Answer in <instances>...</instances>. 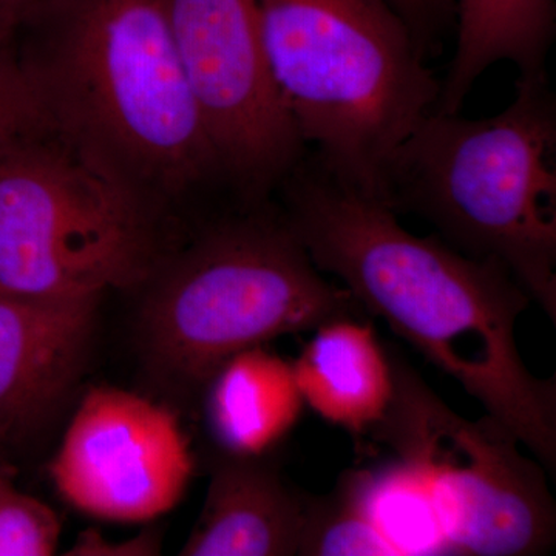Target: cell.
Returning <instances> with one entry per match:
<instances>
[{
	"mask_svg": "<svg viewBox=\"0 0 556 556\" xmlns=\"http://www.w3.org/2000/svg\"><path fill=\"white\" fill-rule=\"evenodd\" d=\"M289 226L324 274L455 379L547 471L556 467V380L526 367L515 328L532 302L493 260L473 258L437 233L419 237L396 212L306 153L281 182Z\"/></svg>",
	"mask_w": 556,
	"mask_h": 556,
	"instance_id": "obj_1",
	"label": "cell"
},
{
	"mask_svg": "<svg viewBox=\"0 0 556 556\" xmlns=\"http://www.w3.org/2000/svg\"><path fill=\"white\" fill-rule=\"evenodd\" d=\"M16 40L47 124L138 199L229 190L161 0H40Z\"/></svg>",
	"mask_w": 556,
	"mask_h": 556,
	"instance_id": "obj_2",
	"label": "cell"
},
{
	"mask_svg": "<svg viewBox=\"0 0 556 556\" xmlns=\"http://www.w3.org/2000/svg\"><path fill=\"white\" fill-rule=\"evenodd\" d=\"M382 203L508 270L556 321V98L544 72L485 119L430 113L397 149Z\"/></svg>",
	"mask_w": 556,
	"mask_h": 556,
	"instance_id": "obj_3",
	"label": "cell"
},
{
	"mask_svg": "<svg viewBox=\"0 0 556 556\" xmlns=\"http://www.w3.org/2000/svg\"><path fill=\"white\" fill-rule=\"evenodd\" d=\"M142 288L149 367L188 396L203 393L241 351L365 313L325 278L270 200L236 203L208 219L188 244L163 254Z\"/></svg>",
	"mask_w": 556,
	"mask_h": 556,
	"instance_id": "obj_4",
	"label": "cell"
},
{
	"mask_svg": "<svg viewBox=\"0 0 556 556\" xmlns=\"http://www.w3.org/2000/svg\"><path fill=\"white\" fill-rule=\"evenodd\" d=\"M270 79L313 156L382 201L397 149L441 83L387 0H257Z\"/></svg>",
	"mask_w": 556,
	"mask_h": 556,
	"instance_id": "obj_5",
	"label": "cell"
},
{
	"mask_svg": "<svg viewBox=\"0 0 556 556\" xmlns=\"http://www.w3.org/2000/svg\"><path fill=\"white\" fill-rule=\"evenodd\" d=\"M163 219L50 126L0 138V292L142 287L164 254Z\"/></svg>",
	"mask_w": 556,
	"mask_h": 556,
	"instance_id": "obj_6",
	"label": "cell"
},
{
	"mask_svg": "<svg viewBox=\"0 0 556 556\" xmlns=\"http://www.w3.org/2000/svg\"><path fill=\"white\" fill-rule=\"evenodd\" d=\"M390 357L393 397L367 437L426 486L448 555L547 554L556 511L544 467L492 416L460 417L401 354Z\"/></svg>",
	"mask_w": 556,
	"mask_h": 556,
	"instance_id": "obj_7",
	"label": "cell"
},
{
	"mask_svg": "<svg viewBox=\"0 0 556 556\" xmlns=\"http://www.w3.org/2000/svg\"><path fill=\"white\" fill-rule=\"evenodd\" d=\"M233 199L269 200L306 156L270 79L257 0H161Z\"/></svg>",
	"mask_w": 556,
	"mask_h": 556,
	"instance_id": "obj_8",
	"label": "cell"
},
{
	"mask_svg": "<svg viewBox=\"0 0 556 556\" xmlns=\"http://www.w3.org/2000/svg\"><path fill=\"white\" fill-rule=\"evenodd\" d=\"M195 470L188 434L172 409L113 387L80 399L50 464L58 493L76 510L148 522L185 496Z\"/></svg>",
	"mask_w": 556,
	"mask_h": 556,
	"instance_id": "obj_9",
	"label": "cell"
},
{
	"mask_svg": "<svg viewBox=\"0 0 556 556\" xmlns=\"http://www.w3.org/2000/svg\"><path fill=\"white\" fill-rule=\"evenodd\" d=\"M101 298L0 292V441L40 426L78 383Z\"/></svg>",
	"mask_w": 556,
	"mask_h": 556,
	"instance_id": "obj_10",
	"label": "cell"
},
{
	"mask_svg": "<svg viewBox=\"0 0 556 556\" xmlns=\"http://www.w3.org/2000/svg\"><path fill=\"white\" fill-rule=\"evenodd\" d=\"M308 493L292 489L266 456L219 455L182 556L298 555Z\"/></svg>",
	"mask_w": 556,
	"mask_h": 556,
	"instance_id": "obj_11",
	"label": "cell"
},
{
	"mask_svg": "<svg viewBox=\"0 0 556 556\" xmlns=\"http://www.w3.org/2000/svg\"><path fill=\"white\" fill-rule=\"evenodd\" d=\"M292 369L305 405L354 437H367L393 397L390 351L364 317L334 318L314 329Z\"/></svg>",
	"mask_w": 556,
	"mask_h": 556,
	"instance_id": "obj_12",
	"label": "cell"
},
{
	"mask_svg": "<svg viewBox=\"0 0 556 556\" xmlns=\"http://www.w3.org/2000/svg\"><path fill=\"white\" fill-rule=\"evenodd\" d=\"M204 409L223 455L257 457L274 452L302 416L292 364L265 345L230 357L208 380Z\"/></svg>",
	"mask_w": 556,
	"mask_h": 556,
	"instance_id": "obj_13",
	"label": "cell"
},
{
	"mask_svg": "<svg viewBox=\"0 0 556 556\" xmlns=\"http://www.w3.org/2000/svg\"><path fill=\"white\" fill-rule=\"evenodd\" d=\"M456 50L434 112L459 113L486 68L506 61L519 75L544 72L556 30L555 0H455Z\"/></svg>",
	"mask_w": 556,
	"mask_h": 556,
	"instance_id": "obj_14",
	"label": "cell"
},
{
	"mask_svg": "<svg viewBox=\"0 0 556 556\" xmlns=\"http://www.w3.org/2000/svg\"><path fill=\"white\" fill-rule=\"evenodd\" d=\"M298 555H399V551L368 514L350 471H345L332 492L308 495Z\"/></svg>",
	"mask_w": 556,
	"mask_h": 556,
	"instance_id": "obj_15",
	"label": "cell"
},
{
	"mask_svg": "<svg viewBox=\"0 0 556 556\" xmlns=\"http://www.w3.org/2000/svg\"><path fill=\"white\" fill-rule=\"evenodd\" d=\"M61 540V522L38 497L16 489L0 471V556H51Z\"/></svg>",
	"mask_w": 556,
	"mask_h": 556,
	"instance_id": "obj_16",
	"label": "cell"
},
{
	"mask_svg": "<svg viewBox=\"0 0 556 556\" xmlns=\"http://www.w3.org/2000/svg\"><path fill=\"white\" fill-rule=\"evenodd\" d=\"M49 126L13 47L0 50V138Z\"/></svg>",
	"mask_w": 556,
	"mask_h": 556,
	"instance_id": "obj_17",
	"label": "cell"
},
{
	"mask_svg": "<svg viewBox=\"0 0 556 556\" xmlns=\"http://www.w3.org/2000/svg\"><path fill=\"white\" fill-rule=\"evenodd\" d=\"M407 24L426 60L437 56L450 28L455 30V0H387Z\"/></svg>",
	"mask_w": 556,
	"mask_h": 556,
	"instance_id": "obj_18",
	"label": "cell"
},
{
	"mask_svg": "<svg viewBox=\"0 0 556 556\" xmlns=\"http://www.w3.org/2000/svg\"><path fill=\"white\" fill-rule=\"evenodd\" d=\"M160 554V538L153 533L112 543L94 530L80 533L67 555L76 556H150Z\"/></svg>",
	"mask_w": 556,
	"mask_h": 556,
	"instance_id": "obj_19",
	"label": "cell"
},
{
	"mask_svg": "<svg viewBox=\"0 0 556 556\" xmlns=\"http://www.w3.org/2000/svg\"><path fill=\"white\" fill-rule=\"evenodd\" d=\"M40 0H0V50L13 47L22 22Z\"/></svg>",
	"mask_w": 556,
	"mask_h": 556,
	"instance_id": "obj_20",
	"label": "cell"
}]
</instances>
